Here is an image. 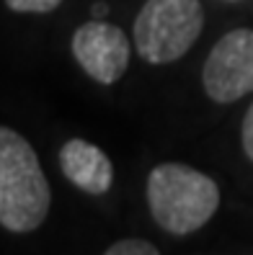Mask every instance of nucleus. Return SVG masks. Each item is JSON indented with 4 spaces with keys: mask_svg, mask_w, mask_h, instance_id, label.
I'll list each match as a JSON object with an SVG mask.
<instances>
[{
    "mask_svg": "<svg viewBox=\"0 0 253 255\" xmlns=\"http://www.w3.org/2000/svg\"><path fill=\"white\" fill-rule=\"evenodd\" d=\"M59 168L80 191L101 196L114 183V165L101 147L85 139H67L59 149Z\"/></svg>",
    "mask_w": 253,
    "mask_h": 255,
    "instance_id": "6",
    "label": "nucleus"
},
{
    "mask_svg": "<svg viewBox=\"0 0 253 255\" xmlns=\"http://www.w3.org/2000/svg\"><path fill=\"white\" fill-rule=\"evenodd\" d=\"M91 13H93V18H103V16L109 13V5H106V3H96Z\"/></svg>",
    "mask_w": 253,
    "mask_h": 255,
    "instance_id": "10",
    "label": "nucleus"
},
{
    "mask_svg": "<svg viewBox=\"0 0 253 255\" xmlns=\"http://www.w3.org/2000/svg\"><path fill=\"white\" fill-rule=\"evenodd\" d=\"M70 49L78 65L101 85H114L127 72L132 57L127 34L103 18L83 23L72 34Z\"/></svg>",
    "mask_w": 253,
    "mask_h": 255,
    "instance_id": "5",
    "label": "nucleus"
},
{
    "mask_svg": "<svg viewBox=\"0 0 253 255\" xmlns=\"http://www.w3.org/2000/svg\"><path fill=\"white\" fill-rule=\"evenodd\" d=\"M202 28L199 0H147L135 18V49L150 65H171L194 47Z\"/></svg>",
    "mask_w": 253,
    "mask_h": 255,
    "instance_id": "3",
    "label": "nucleus"
},
{
    "mask_svg": "<svg viewBox=\"0 0 253 255\" xmlns=\"http://www.w3.org/2000/svg\"><path fill=\"white\" fill-rule=\"evenodd\" d=\"M52 191L41 162L18 131L0 129V224L8 232H34L47 219Z\"/></svg>",
    "mask_w": 253,
    "mask_h": 255,
    "instance_id": "1",
    "label": "nucleus"
},
{
    "mask_svg": "<svg viewBox=\"0 0 253 255\" xmlns=\"http://www.w3.org/2000/svg\"><path fill=\"white\" fill-rule=\"evenodd\" d=\"M241 139H243V149L248 160L253 162V103L248 106L246 116H243V129H241Z\"/></svg>",
    "mask_w": 253,
    "mask_h": 255,
    "instance_id": "9",
    "label": "nucleus"
},
{
    "mask_svg": "<svg viewBox=\"0 0 253 255\" xmlns=\"http://www.w3.org/2000/svg\"><path fill=\"white\" fill-rule=\"evenodd\" d=\"M62 0H5V5L16 13H49Z\"/></svg>",
    "mask_w": 253,
    "mask_h": 255,
    "instance_id": "8",
    "label": "nucleus"
},
{
    "mask_svg": "<svg viewBox=\"0 0 253 255\" xmlns=\"http://www.w3.org/2000/svg\"><path fill=\"white\" fill-rule=\"evenodd\" d=\"M228 3H238V0H228Z\"/></svg>",
    "mask_w": 253,
    "mask_h": 255,
    "instance_id": "11",
    "label": "nucleus"
},
{
    "mask_svg": "<svg viewBox=\"0 0 253 255\" xmlns=\"http://www.w3.org/2000/svg\"><path fill=\"white\" fill-rule=\"evenodd\" d=\"M204 91L215 103L253 93V28H233L210 49L202 67Z\"/></svg>",
    "mask_w": 253,
    "mask_h": 255,
    "instance_id": "4",
    "label": "nucleus"
},
{
    "mask_svg": "<svg viewBox=\"0 0 253 255\" xmlns=\"http://www.w3.org/2000/svg\"><path fill=\"white\" fill-rule=\"evenodd\" d=\"M103 255H160L155 245H150L147 240H137V237H129V240H119L114 243Z\"/></svg>",
    "mask_w": 253,
    "mask_h": 255,
    "instance_id": "7",
    "label": "nucleus"
},
{
    "mask_svg": "<svg viewBox=\"0 0 253 255\" xmlns=\"http://www.w3.org/2000/svg\"><path fill=\"white\" fill-rule=\"evenodd\" d=\"M150 214L166 232L189 235L212 219L220 188L210 175L184 162H160L147 175Z\"/></svg>",
    "mask_w": 253,
    "mask_h": 255,
    "instance_id": "2",
    "label": "nucleus"
}]
</instances>
